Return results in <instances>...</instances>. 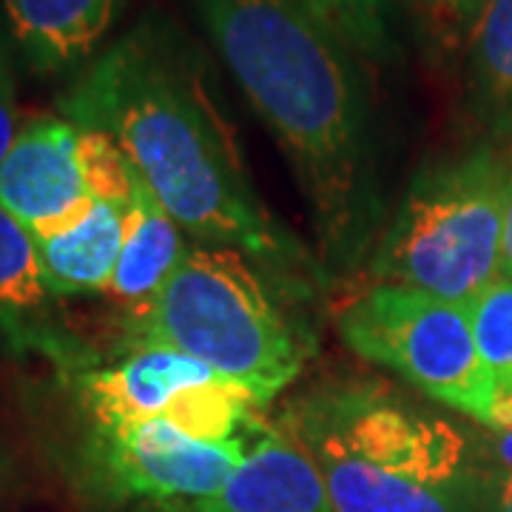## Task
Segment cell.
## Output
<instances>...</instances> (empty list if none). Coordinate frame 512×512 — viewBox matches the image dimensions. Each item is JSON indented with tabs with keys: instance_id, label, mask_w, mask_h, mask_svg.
<instances>
[{
	"instance_id": "12",
	"label": "cell",
	"mask_w": 512,
	"mask_h": 512,
	"mask_svg": "<svg viewBox=\"0 0 512 512\" xmlns=\"http://www.w3.org/2000/svg\"><path fill=\"white\" fill-rule=\"evenodd\" d=\"M197 512H336L313 458L279 427H265L220 493Z\"/></svg>"
},
{
	"instance_id": "11",
	"label": "cell",
	"mask_w": 512,
	"mask_h": 512,
	"mask_svg": "<svg viewBox=\"0 0 512 512\" xmlns=\"http://www.w3.org/2000/svg\"><path fill=\"white\" fill-rule=\"evenodd\" d=\"M55 302L43 282L37 239L0 205V345L46 353L63 370L86 365V353L57 325Z\"/></svg>"
},
{
	"instance_id": "17",
	"label": "cell",
	"mask_w": 512,
	"mask_h": 512,
	"mask_svg": "<svg viewBox=\"0 0 512 512\" xmlns=\"http://www.w3.org/2000/svg\"><path fill=\"white\" fill-rule=\"evenodd\" d=\"M402 18L430 66L444 69L464 55L467 37L487 0H399Z\"/></svg>"
},
{
	"instance_id": "10",
	"label": "cell",
	"mask_w": 512,
	"mask_h": 512,
	"mask_svg": "<svg viewBox=\"0 0 512 512\" xmlns=\"http://www.w3.org/2000/svg\"><path fill=\"white\" fill-rule=\"evenodd\" d=\"M128 0H3V29L26 72H80L111 35Z\"/></svg>"
},
{
	"instance_id": "2",
	"label": "cell",
	"mask_w": 512,
	"mask_h": 512,
	"mask_svg": "<svg viewBox=\"0 0 512 512\" xmlns=\"http://www.w3.org/2000/svg\"><path fill=\"white\" fill-rule=\"evenodd\" d=\"M308 205L325 282L367 265L387 225L370 63L299 0H188Z\"/></svg>"
},
{
	"instance_id": "3",
	"label": "cell",
	"mask_w": 512,
	"mask_h": 512,
	"mask_svg": "<svg viewBox=\"0 0 512 512\" xmlns=\"http://www.w3.org/2000/svg\"><path fill=\"white\" fill-rule=\"evenodd\" d=\"M276 424L313 458L336 512H487L464 433L390 384H316Z\"/></svg>"
},
{
	"instance_id": "20",
	"label": "cell",
	"mask_w": 512,
	"mask_h": 512,
	"mask_svg": "<svg viewBox=\"0 0 512 512\" xmlns=\"http://www.w3.org/2000/svg\"><path fill=\"white\" fill-rule=\"evenodd\" d=\"M18 66L15 49H12L6 29L0 23V165L15 146L20 126H23L18 114V77H15Z\"/></svg>"
},
{
	"instance_id": "8",
	"label": "cell",
	"mask_w": 512,
	"mask_h": 512,
	"mask_svg": "<svg viewBox=\"0 0 512 512\" xmlns=\"http://www.w3.org/2000/svg\"><path fill=\"white\" fill-rule=\"evenodd\" d=\"M254 439L217 444L194 439L171 421L151 419L109 430H86L80 464L94 490L117 501H188L197 507L220 493Z\"/></svg>"
},
{
	"instance_id": "21",
	"label": "cell",
	"mask_w": 512,
	"mask_h": 512,
	"mask_svg": "<svg viewBox=\"0 0 512 512\" xmlns=\"http://www.w3.org/2000/svg\"><path fill=\"white\" fill-rule=\"evenodd\" d=\"M501 279H512V168L504 194V234H501Z\"/></svg>"
},
{
	"instance_id": "14",
	"label": "cell",
	"mask_w": 512,
	"mask_h": 512,
	"mask_svg": "<svg viewBox=\"0 0 512 512\" xmlns=\"http://www.w3.org/2000/svg\"><path fill=\"white\" fill-rule=\"evenodd\" d=\"M126 237V208L97 202L92 214L63 234L37 239L46 291L55 299L106 293Z\"/></svg>"
},
{
	"instance_id": "22",
	"label": "cell",
	"mask_w": 512,
	"mask_h": 512,
	"mask_svg": "<svg viewBox=\"0 0 512 512\" xmlns=\"http://www.w3.org/2000/svg\"><path fill=\"white\" fill-rule=\"evenodd\" d=\"M487 512H512V473L501 470L487 487Z\"/></svg>"
},
{
	"instance_id": "1",
	"label": "cell",
	"mask_w": 512,
	"mask_h": 512,
	"mask_svg": "<svg viewBox=\"0 0 512 512\" xmlns=\"http://www.w3.org/2000/svg\"><path fill=\"white\" fill-rule=\"evenodd\" d=\"M57 114L109 134L197 245L234 248L279 279L328 285L319 259L268 214L200 43L146 12L74 74Z\"/></svg>"
},
{
	"instance_id": "7",
	"label": "cell",
	"mask_w": 512,
	"mask_h": 512,
	"mask_svg": "<svg viewBox=\"0 0 512 512\" xmlns=\"http://www.w3.org/2000/svg\"><path fill=\"white\" fill-rule=\"evenodd\" d=\"M69 390L86 430L165 419L194 439L228 441L245 419L237 384L174 350H123L109 365H77Z\"/></svg>"
},
{
	"instance_id": "24",
	"label": "cell",
	"mask_w": 512,
	"mask_h": 512,
	"mask_svg": "<svg viewBox=\"0 0 512 512\" xmlns=\"http://www.w3.org/2000/svg\"><path fill=\"white\" fill-rule=\"evenodd\" d=\"M3 473H6V456H3V450H0V481H3Z\"/></svg>"
},
{
	"instance_id": "16",
	"label": "cell",
	"mask_w": 512,
	"mask_h": 512,
	"mask_svg": "<svg viewBox=\"0 0 512 512\" xmlns=\"http://www.w3.org/2000/svg\"><path fill=\"white\" fill-rule=\"evenodd\" d=\"M333 32L348 40L367 63L399 60V0H299Z\"/></svg>"
},
{
	"instance_id": "5",
	"label": "cell",
	"mask_w": 512,
	"mask_h": 512,
	"mask_svg": "<svg viewBox=\"0 0 512 512\" xmlns=\"http://www.w3.org/2000/svg\"><path fill=\"white\" fill-rule=\"evenodd\" d=\"M507 163L478 146L421 165L376 251L370 285H399L467 305L501 279Z\"/></svg>"
},
{
	"instance_id": "23",
	"label": "cell",
	"mask_w": 512,
	"mask_h": 512,
	"mask_svg": "<svg viewBox=\"0 0 512 512\" xmlns=\"http://www.w3.org/2000/svg\"><path fill=\"white\" fill-rule=\"evenodd\" d=\"M493 458L501 470L512 473V433H495L493 436Z\"/></svg>"
},
{
	"instance_id": "13",
	"label": "cell",
	"mask_w": 512,
	"mask_h": 512,
	"mask_svg": "<svg viewBox=\"0 0 512 512\" xmlns=\"http://www.w3.org/2000/svg\"><path fill=\"white\" fill-rule=\"evenodd\" d=\"M191 239L177 220L163 208L148 185L137 177L134 194L126 208V237L117 268L106 288L114 305L123 308V322L137 319L163 291L168 276L180 265Z\"/></svg>"
},
{
	"instance_id": "19",
	"label": "cell",
	"mask_w": 512,
	"mask_h": 512,
	"mask_svg": "<svg viewBox=\"0 0 512 512\" xmlns=\"http://www.w3.org/2000/svg\"><path fill=\"white\" fill-rule=\"evenodd\" d=\"M77 128H80V160H83V171H86V183H89L92 197L97 202H111V205L128 208L137 174L128 165L126 154L117 148L109 134H103L97 128Z\"/></svg>"
},
{
	"instance_id": "18",
	"label": "cell",
	"mask_w": 512,
	"mask_h": 512,
	"mask_svg": "<svg viewBox=\"0 0 512 512\" xmlns=\"http://www.w3.org/2000/svg\"><path fill=\"white\" fill-rule=\"evenodd\" d=\"M476 348L498 396H512V279H498L467 302Z\"/></svg>"
},
{
	"instance_id": "9",
	"label": "cell",
	"mask_w": 512,
	"mask_h": 512,
	"mask_svg": "<svg viewBox=\"0 0 512 512\" xmlns=\"http://www.w3.org/2000/svg\"><path fill=\"white\" fill-rule=\"evenodd\" d=\"M0 205L35 239L55 237L92 214L80 160V128L63 114H40L20 126L0 165Z\"/></svg>"
},
{
	"instance_id": "6",
	"label": "cell",
	"mask_w": 512,
	"mask_h": 512,
	"mask_svg": "<svg viewBox=\"0 0 512 512\" xmlns=\"http://www.w3.org/2000/svg\"><path fill=\"white\" fill-rule=\"evenodd\" d=\"M336 330L365 362L487 427L498 393L478 356L467 305L399 285H370L339 311Z\"/></svg>"
},
{
	"instance_id": "15",
	"label": "cell",
	"mask_w": 512,
	"mask_h": 512,
	"mask_svg": "<svg viewBox=\"0 0 512 512\" xmlns=\"http://www.w3.org/2000/svg\"><path fill=\"white\" fill-rule=\"evenodd\" d=\"M461 60L473 117L493 137L512 140V0H487Z\"/></svg>"
},
{
	"instance_id": "4",
	"label": "cell",
	"mask_w": 512,
	"mask_h": 512,
	"mask_svg": "<svg viewBox=\"0 0 512 512\" xmlns=\"http://www.w3.org/2000/svg\"><path fill=\"white\" fill-rule=\"evenodd\" d=\"M311 293L242 251L191 242L163 291L126 325L123 350L183 353L268 404L316 356V333L299 313Z\"/></svg>"
}]
</instances>
